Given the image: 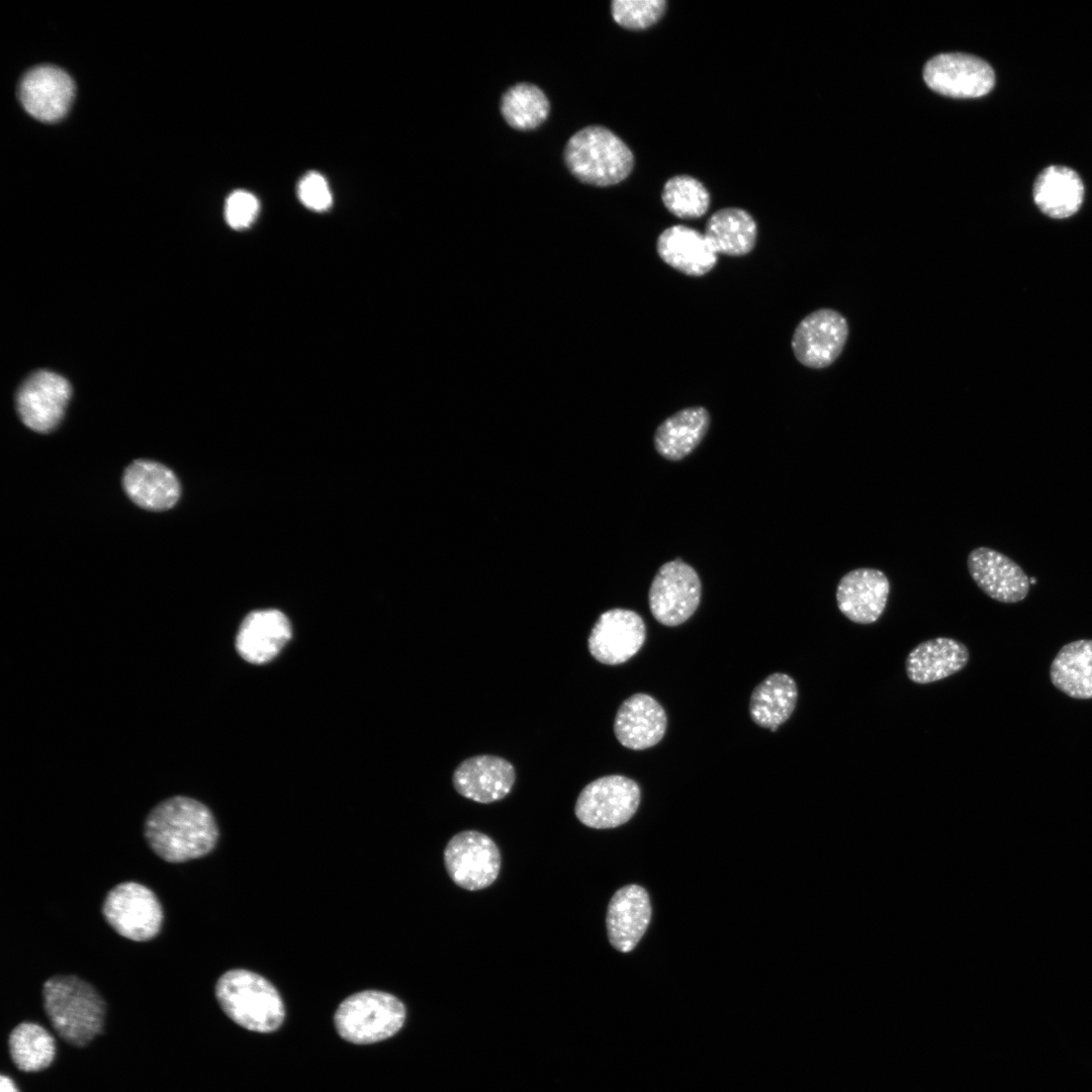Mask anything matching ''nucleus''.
Wrapping results in <instances>:
<instances>
[{
    "label": "nucleus",
    "mask_w": 1092,
    "mask_h": 1092,
    "mask_svg": "<svg viewBox=\"0 0 1092 1092\" xmlns=\"http://www.w3.org/2000/svg\"><path fill=\"white\" fill-rule=\"evenodd\" d=\"M145 836L153 851L169 862L207 854L215 846V820L202 803L183 796L167 799L148 815Z\"/></svg>",
    "instance_id": "obj_1"
},
{
    "label": "nucleus",
    "mask_w": 1092,
    "mask_h": 1092,
    "mask_svg": "<svg viewBox=\"0 0 1092 1092\" xmlns=\"http://www.w3.org/2000/svg\"><path fill=\"white\" fill-rule=\"evenodd\" d=\"M43 1007L54 1029L76 1046H84L103 1028L105 1002L86 981L76 976H55L42 986Z\"/></svg>",
    "instance_id": "obj_2"
},
{
    "label": "nucleus",
    "mask_w": 1092,
    "mask_h": 1092,
    "mask_svg": "<svg viewBox=\"0 0 1092 1092\" xmlns=\"http://www.w3.org/2000/svg\"><path fill=\"white\" fill-rule=\"evenodd\" d=\"M215 997L234 1022L252 1031H275L285 1017L277 989L261 975L248 970L234 969L222 974L215 985Z\"/></svg>",
    "instance_id": "obj_3"
},
{
    "label": "nucleus",
    "mask_w": 1092,
    "mask_h": 1092,
    "mask_svg": "<svg viewBox=\"0 0 1092 1092\" xmlns=\"http://www.w3.org/2000/svg\"><path fill=\"white\" fill-rule=\"evenodd\" d=\"M563 157L569 172L577 180L599 187L622 182L634 167V156L629 147L602 125H589L571 135Z\"/></svg>",
    "instance_id": "obj_4"
},
{
    "label": "nucleus",
    "mask_w": 1092,
    "mask_h": 1092,
    "mask_svg": "<svg viewBox=\"0 0 1092 1092\" xmlns=\"http://www.w3.org/2000/svg\"><path fill=\"white\" fill-rule=\"evenodd\" d=\"M405 1007L395 996L365 990L347 997L337 1008L334 1023L345 1040L368 1044L384 1040L403 1025Z\"/></svg>",
    "instance_id": "obj_5"
},
{
    "label": "nucleus",
    "mask_w": 1092,
    "mask_h": 1092,
    "mask_svg": "<svg viewBox=\"0 0 1092 1092\" xmlns=\"http://www.w3.org/2000/svg\"><path fill=\"white\" fill-rule=\"evenodd\" d=\"M638 784L625 776L611 775L587 784L579 793L574 812L585 826L609 829L628 822L640 804Z\"/></svg>",
    "instance_id": "obj_6"
},
{
    "label": "nucleus",
    "mask_w": 1092,
    "mask_h": 1092,
    "mask_svg": "<svg viewBox=\"0 0 1092 1092\" xmlns=\"http://www.w3.org/2000/svg\"><path fill=\"white\" fill-rule=\"evenodd\" d=\"M701 596L699 574L690 564L676 558L662 564L655 573L648 592L649 609L657 622L675 627L694 615Z\"/></svg>",
    "instance_id": "obj_7"
},
{
    "label": "nucleus",
    "mask_w": 1092,
    "mask_h": 1092,
    "mask_svg": "<svg viewBox=\"0 0 1092 1092\" xmlns=\"http://www.w3.org/2000/svg\"><path fill=\"white\" fill-rule=\"evenodd\" d=\"M102 913L119 935L134 941L154 938L163 921V910L157 896L135 882L121 883L112 888L105 897Z\"/></svg>",
    "instance_id": "obj_8"
},
{
    "label": "nucleus",
    "mask_w": 1092,
    "mask_h": 1092,
    "mask_svg": "<svg viewBox=\"0 0 1092 1092\" xmlns=\"http://www.w3.org/2000/svg\"><path fill=\"white\" fill-rule=\"evenodd\" d=\"M444 862L451 880L459 887L476 891L487 888L500 870V852L486 834L465 830L455 834L444 850Z\"/></svg>",
    "instance_id": "obj_9"
},
{
    "label": "nucleus",
    "mask_w": 1092,
    "mask_h": 1092,
    "mask_svg": "<svg viewBox=\"0 0 1092 1092\" xmlns=\"http://www.w3.org/2000/svg\"><path fill=\"white\" fill-rule=\"evenodd\" d=\"M848 334L847 321L839 311L820 308L798 324L792 337V350L802 365L823 369L840 356Z\"/></svg>",
    "instance_id": "obj_10"
},
{
    "label": "nucleus",
    "mask_w": 1092,
    "mask_h": 1092,
    "mask_svg": "<svg viewBox=\"0 0 1092 1092\" xmlns=\"http://www.w3.org/2000/svg\"><path fill=\"white\" fill-rule=\"evenodd\" d=\"M923 77L932 90L956 98L984 96L995 84V74L988 63L961 53L932 58L924 67Z\"/></svg>",
    "instance_id": "obj_11"
},
{
    "label": "nucleus",
    "mask_w": 1092,
    "mask_h": 1092,
    "mask_svg": "<svg viewBox=\"0 0 1092 1092\" xmlns=\"http://www.w3.org/2000/svg\"><path fill=\"white\" fill-rule=\"evenodd\" d=\"M645 639L642 617L632 610L615 608L600 616L588 636L587 647L599 662L617 665L633 657Z\"/></svg>",
    "instance_id": "obj_12"
},
{
    "label": "nucleus",
    "mask_w": 1092,
    "mask_h": 1092,
    "mask_svg": "<svg viewBox=\"0 0 1092 1092\" xmlns=\"http://www.w3.org/2000/svg\"><path fill=\"white\" fill-rule=\"evenodd\" d=\"M71 396V386L61 375L40 370L31 374L16 395L18 415L29 429L48 433L61 422Z\"/></svg>",
    "instance_id": "obj_13"
},
{
    "label": "nucleus",
    "mask_w": 1092,
    "mask_h": 1092,
    "mask_svg": "<svg viewBox=\"0 0 1092 1092\" xmlns=\"http://www.w3.org/2000/svg\"><path fill=\"white\" fill-rule=\"evenodd\" d=\"M967 565L976 584L991 599L1005 604L1023 601L1029 592L1024 570L1005 554L978 547L969 553Z\"/></svg>",
    "instance_id": "obj_14"
},
{
    "label": "nucleus",
    "mask_w": 1092,
    "mask_h": 1092,
    "mask_svg": "<svg viewBox=\"0 0 1092 1092\" xmlns=\"http://www.w3.org/2000/svg\"><path fill=\"white\" fill-rule=\"evenodd\" d=\"M74 91V82L65 71L54 66H38L22 78L19 99L34 118L56 121L68 111Z\"/></svg>",
    "instance_id": "obj_15"
},
{
    "label": "nucleus",
    "mask_w": 1092,
    "mask_h": 1092,
    "mask_svg": "<svg viewBox=\"0 0 1092 1092\" xmlns=\"http://www.w3.org/2000/svg\"><path fill=\"white\" fill-rule=\"evenodd\" d=\"M890 594L886 574L875 568H856L845 573L836 587L839 611L857 624L875 623L883 614Z\"/></svg>",
    "instance_id": "obj_16"
},
{
    "label": "nucleus",
    "mask_w": 1092,
    "mask_h": 1092,
    "mask_svg": "<svg viewBox=\"0 0 1092 1092\" xmlns=\"http://www.w3.org/2000/svg\"><path fill=\"white\" fill-rule=\"evenodd\" d=\"M516 780L513 764L495 755H475L461 761L452 777L454 789L464 798L488 804L504 799Z\"/></svg>",
    "instance_id": "obj_17"
},
{
    "label": "nucleus",
    "mask_w": 1092,
    "mask_h": 1092,
    "mask_svg": "<svg viewBox=\"0 0 1092 1092\" xmlns=\"http://www.w3.org/2000/svg\"><path fill=\"white\" fill-rule=\"evenodd\" d=\"M651 918V904L644 888L627 885L611 898L606 926L612 946L621 951L634 949L644 935Z\"/></svg>",
    "instance_id": "obj_18"
},
{
    "label": "nucleus",
    "mask_w": 1092,
    "mask_h": 1092,
    "mask_svg": "<svg viewBox=\"0 0 1092 1092\" xmlns=\"http://www.w3.org/2000/svg\"><path fill=\"white\" fill-rule=\"evenodd\" d=\"M666 726L667 718L661 705L651 696L637 693L619 707L614 733L624 747L643 750L656 745L663 738Z\"/></svg>",
    "instance_id": "obj_19"
},
{
    "label": "nucleus",
    "mask_w": 1092,
    "mask_h": 1092,
    "mask_svg": "<svg viewBox=\"0 0 1092 1092\" xmlns=\"http://www.w3.org/2000/svg\"><path fill=\"white\" fill-rule=\"evenodd\" d=\"M291 637L286 616L277 610L250 613L239 629L236 646L240 655L252 663L273 659Z\"/></svg>",
    "instance_id": "obj_20"
},
{
    "label": "nucleus",
    "mask_w": 1092,
    "mask_h": 1092,
    "mask_svg": "<svg viewBox=\"0 0 1092 1092\" xmlns=\"http://www.w3.org/2000/svg\"><path fill=\"white\" fill-rule=\"evenodd\" d=\"M656 251L665 264L689 276L709 273L718 260L705 235L682 224L665 229L657 238Z\"/></svg>",
    "instance_id": "obj_21"
},
{
    "label": "nucleus",
    "mask_w": 1092,
    "mask_h": 1092,
    "mask_svg": "<svg viewBox=\"0 0 1092 1092\" xmlns=\"http://www.w3.org/2000/svg\"><path fill=\"white\" fill-rule=\"evenodd\" d=\"M970 658L967 646L957 639L937 637L919 643L907 655L906 673L915 684H931L963 669Z\"/></svg>",
    "instance_id": "obj_22"
},
{
    "label": "nucleus",
    "mask_w": 1092,
    "mask_h": 1092,
    "mask_svg": "<svg viewBox=\"0 0 1092 1092\" xmlns=\"http://www.w3.org/2000/svg\"><path fill=\"white\" fill-rule=\"evenodd\" d=\"M122 483L128 497L146 510H168L180 495L179 481L172 470L151 460L132 462L123 473Z\"/></svg>",
    "instance_id": "obj_23"
},
{
    "label": "nucleus",
    "mask_w": 1092,
    "mask_h": 1092,
    "mask_svg": "<svg viewBox=\"0 0 1092 1092\" xmlns=\"http://www.w3.org/2000/svg\"><path fill=\"white\" fill-rule=\"evenodd\" d=\"M710 422V414L704 406L682 408L657 427L653 437L654 448L667 460H681L703 441Z\"/></svg>",
    "instance_id": "obj_24"
},
{
    "label": "nucleus",
    "mask_w": 1092,
    "mask_h": 1092,
    "mask_svg": "<svg viewBox=\"0 0 1092 1092\" xmlns=\"http://www.w3.org/2000/svg\"><path fill=\"white\" fill-rule=\"evenodd\" d=\"M1084 198V185L1072 169L1054 165L1043 169L1033 185V199L1037 207L1054 218L1073 215Z\"/></svg>",
    "instance_id": "obj_25"
},
{
    "label": "nucleus",
    "mask_w": 1092,
    "mask_h": 1092,
    "mask_svg": "<svg viewBox=\"0 0 1092 1092\" xmlns=\"http://www.w3.org/2000/svg\"><path fill=\"white\" fill-rule=\"evenodd\" d=\"M798 700V687L787 673L775 672L759 682L751 693L749 714L760 727L775 732L793 714Z\"/></svg>",
    "instance_id": "obj_26"
},
{
    "label": "nucleus",
    "mask_w": 1092,
    "mask_h": 1092,
    "mask_svg": "<svg viewBox=\"0 0 1092 1092\" xmlns=\"http://www.w3.org/2000/svg\"><path fill=\"white\" fill-rule=\"evenodd\" d=\"M1052 684L1068 697L1092 699V639L1064 645L1050 667Z\"/></svg>",
    "instance_id": "obj_27"
},
{
    "label": "nucleus",
    "mask_w": 1092,
    "mask_h": 1092,
    "mask_svg": "<svg viewBox=\"0 0 1092 1092\" xmlns=\"http://www.w3.org/2000/svg\"><path fill=\"white\" fill-rule=\"evenodd\" d=\"M704 235L717 255L744 256L755 246L757 224L746 210L727 207L710 216Z\"/></svg>",
    "instance_id": "obj_28"
},
{
    "label": "nucleus",
    "mask_w": 1092,
    "mask_h": 1092,
    "mask_svg": "<svg viewBox=\"0 0 1092 1092\" xmlns=\"http://www.w3.org/2000/svg\"><path fill=\"white\" fill-rule=\"evenodd\" d=\"M550 102L544 91L535 84L521 82L510 87L502 96L500 113L506 122L518 130H532L548 117Z\"/></svg>",
    "instance_id": "obj_29"
},
{
    "label": "nucleus",
    "mask_w": 1092,
    "mask_h": 1092,
    "mask_svg": "<svg viewBox=\"0 0 1092 1092\" xmlns=\"http://www.w3.org/2000/svg\"><path fill=\"white\" fill-rule=\"evenodd\" d=\"M9 1053L14 1065L23 1072H37L48 1068L55 1058V1039L42 1026L22 1022L14 1027L8 1039Z\"/></svg>",
    "instance_id": "obj_30"
},
{
    "label": "nucleus",
    "mask_w": 1092,
    "mask_h": 1092,
    "mask_svg": "<svg viewBox=\"0 0 1092 1092\" xmlns=\"http://www.w3.org/2000/svg\"><path fill=\"white\" fill-rule=\"evenodd\" d=\"M662 202L673 215L684 218H699L710 206V193L696 178L678 175L668 179L662 190Z\"/></svg>",
    "instance_id": "obj_31"
},
{
    "label": "nucleus",
    "mask_w": 1092,
    "mask_h": 1092,
    "mask_svg": "<svg viewBox=\"0 0 1092 1092\" xmlns=\"http://www.w3.org/2000/svg\"><path fill=\"white\" fill-rule=\"evenodd\" d=\"M664 0H614L613 19L627 29H645L656 23L666 9Z\"/></svg>",
    "instance_id": "obj_32"
},
{
    "label": "nucleus",
    "mask_w": 1092,
    "mask_h": 1092,
    "mask_svg": "<svg viewBox=\"0 0 1092 1092\" xmlns=\"http://www.w3.org/2000/svg\"><path fill=\"white\" fill-rule=\"evenodd\" d=\"M259 211V201L255 195L245 190L234 191L225 202V219L236 230L248 228Z\"/></svg>",
    "instance_id": "obj_33"
},
{
    "label": "nucleus",
    "mask_w": 1092,
    "mask_h": 1092,
    "mask_svg": "<svg viewBox=\"0 0 1092 1092\" xmlns=\"http://www.w3.org/2000/svg\"><path fill=\"white\" fill-rule=\"evenodd\" d=\"M298 197L309 209L324 211L332 204V193L326 179L317 172L304 175L298 184Z\"/></svg>",
    "instance_id": "obj_34"
},
{
    "label": "nucleus",
    "mask_w": 1092,
    "mask_h": 1092,
    "mask_svg": "<svg viewBox=\"0 0 1092 1092\" xmlns=\"http://www.w3.org/2000/svg\"><path fill=\"white\" fill-rule=\"evenodd\" d=\"M0 1092H18L14 1082L7 1076H0Z\"/></svg>",
    "instance_id": "obj_35"
},
{
    "label": "nucleus",
    "mask_w": 1092,
    "mask_h": 1092,
    "mask_svg": "<svg viewBox=\"0 0 1092 1092\" xmlns=\"http://www.w3.org/2000/svg\"><path fill=\"white\" fill-rule=\"evenodd\" d=\"M1035 581H1036V580H1035V579H1034L1033 577H1031V578L1029 579V584H1030V583H1031V584H1034V583H1035Z\"/></svg>",
    "instance_id": "obj_36"
}]
</instances>
